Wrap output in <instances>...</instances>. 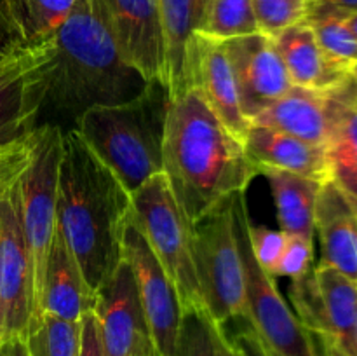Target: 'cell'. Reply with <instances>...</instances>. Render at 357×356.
<instances>
[{
    "label": "cell",
    "instance_id": "obj_6",
    "mask_svg": "<svg viewBox=\"0 0 357 356\" xmlns=\"http://www.w3.org/2000/svg\"><path fill=\"white\" fill-rule=\"evenodd\" d=\"M131 202L132 220L173 281L183 309L204 311L192 251V223L181 212L164 173L132 192Z\"/></svg>",
    "mask_w": 357,
    "mask_h": 356
},
{
    "label": "cell",
    "instance_id": "obj_10",
    "mask_svg": "<svg viewBox=\"0 0 357 356\" xmlns=\"http://www.w3.org/2000/svg\"><path fill=\"white\" fill-rule=\"evenodd\" d=\"M49 61V42L42 40L0 63V147L21 142L40 128Z\"/></svg>",
    "mask_w": 357,
    "mask_h": 356
},
{
    "label": "cell",
    "instance_id": "obj_30",
    "mask_svg": "<svg viewBox=\"0 0 357 356\" xmlns=\"http://www.w3.org/2000/svg\"><path fill=\"white\" fill-rule=\"evenodd\" d=\"M258 28L265 35H278L303 21L309 0H251Z\"/></svg>",
    "mask_w": 357,
    "mask_h": 356
},
{
    "label": "cell",
    "instance_id": "obj_38",
    "mask_svg": "<svg viewBox=\"0 0 357 356\" xmlns=\"http://www.w3.org/2000/svg\"><path fill=\"white\" fill-rule=\"evenodd\" d=\"M3 349H6L3 356H30L24 339H14V341L3 344Z\"/></svg>",
    "mask_w": 357,
    "mask_h": 356
},
{
    "label": "cell",
    "instance_id": "obj_14",
    "mask_svg": "<svg viewBox=\"0 0 357 356\" xmlns=\"http://www.w3.org/2000/svg\"><path fill=\"white\" fill-rule=\"evenodd\" d=\"M119 51L146 82L164 80L159 0H98Z\"/></svg>",
    "mask_w": 357,
    "mask_h": 356
},
{
    "label": "cell",
    "instance_id": "obj_17",
    "mask_svg": "<svg viewBox=\"0 0 357 356\" xmlns=\"http://www.w3.org/2000/svg\"><path fill=\"white\" fill-rule=\"evenodd\" d=\"M94 300L96 292L87 285L75 255L61 230L56 227L45 260L40 299L33 321L44 314L66 321H80L87 311L94 309Z\"/></svg>",
    "mask_w": 357,
    "mask_h": 356
},
{
    "label": "cell",
    "instance_id": "obj_5",
    "mask_svg": "<svg viewBox=\"0 0 357 356\" xmlns=\"http://www.w3.org/2000/svg\"><path fill=\"white\" fill-rule=\"evenodd\" d=\"M232 198L192 223V251L204 311L218 327L248 318L246 278L234 230Z\"/></svg>",
    "mask_w": 357,
    "mask_h": 356
},
{
    "label": "cell",
    "instance_id": "obj_28",
    "mask_svg": "<svg viewBox=\"0 0 357 356\" xmlns=\"http://www.w3.org/2000/svg\"><path fill=\"white\" fill-rule=\"evenodd\" d=\"M174 356H222V330L204 311H185Z\"/></svg>",
    "mask_w": 357,
    "mask_h": 356
},
{
    "label": "cell",
    "instance_id": "obj_13",
    "mask_svg": "<svg viewBox=\"0 0 357 356\" xmlns=\"http://www.w3.org/2000/svg\"><path fill=\"white\" fill-rule=\"evenodd\" d=\"M220 42L236 75L243 112L251 122L293 84L271 35L258 31Z\"/></svg>",
    "mask_w": 357,
    "mask_h": 356
},
{
    "label": "cell",
    "instance_id": "obj_18",
    "mask_svg": "<svg viewBox=\"0 0 357 356\" xmlns=\"http://www.w3.org/2000/svg\"><path fill=\"white\" fill-rule=\"evenodd\" d=\"M319 265H328L357 283V202L333 180L321 185L316 205Z\"/></svg>",
    "mask_w": 357,
    "mask_h": 356
},
{
    "label": "cell",
    "instance_id": "obj_25",
    "mask_svg": "<svg viewBox=\"0 0 357 356\" xmlns=\"http://www.w3.org/2000/svg\"><path fill=\"white\" fill-rule=\"evenodd\" d=\"M351 10L324 0H309L303 23L309 24L317 44L335 63L351 70L357 65V38L347 27Z\"/></svg>",
    "mask_w": 357,
    "mask_h": 356
},
{
    "label": "cell",
    "instance_id": "obj_23",
    "mask_svg": "<svg viewBox=\"0 0 357 356\" xmlns=\"http://www.w3.org/2000/svg\"><path fill=\"white\" fill-rule=\"evenodd\" d=\"M335 91L337 117L326 145L330 178L357 202V87L349 77Z\"/></svg>",
    "mask_w": 357,
    "mask_h": 356
},
{
    "label": "cell",
    "instance_id": "obj_9",
    "mask_svg": "<svg viewBox=\"0 0 357 356\" xmlns=\"http://www.w3.org/2000/svg\"><path fill=\"white\" fill-rule=\"evenodd\" d=\"M31 320L33 265L21 223L20 185L14 180L0 188V346L26 337Z\"/></svg>",
    "mask_w": 357,
    "mask_h": 356
},
{
    "label": "cell",
    "instance_id": "obj_37",
    "mask_svg": "<svg viewBox=\"0 0 357 356\" xmlns=\"http://www.w3.org/2000/svg\"><path fill=\"white\" fill-rule=\"evenodd\" d=\"M314 341H316L317 351H319V356H349L345 355L344 349L337 344L331 337L324 334H312Z\"/></svg>",
    "mask_w": 357,
    "mask_h": 356
},
{
    "label": "cell",
    "instance_id": "obj_27",
    "mask_svg": "<svg viewBox=\"0 0 357 356\" xmlns=\"http://www.w3.org/2000/svg\"><path fill=\"white\" fill-rule=\"evenodd\" d=\"M251 0H208L201 34L216 40L258 34Z\"/></svg>",
    "mask_w": 357,
    "mask_h": 356
},
{
    "label": "cell",
    "instance_id": "obj_33",
    "mask_svg": "<svg viewBox=\"0 0 357 356\" xmlns=\"http://www.w3.org/2000/svg\"><path fill=\"white\" fill-rule=\"evenodd\" d=\"M30 45L14 0H0V63Z\"/></svg>",
    "mask_w": 357,
    "mask_h": 356
},
{
    "label": "cell",
    "instance_id": "obj_31",
    "mask_svg": "<svg viewBox=\"0 0 357 356\" xmlns=\"http://www.w3.org/2000/svg\"><path fill=\"white\" fill-rule=\"evenodd\" d=\"M248 236H250L251 253H253L257 264L272 276V271L288 243V234L282 232L281 229L275 230L265 225H253L250 222Z\"/></svg>",
    "mask_w": 357,
    "mask_h": 356
},
{
    "label": "cell",
    "instance_id": "obj_44",
    "mask_svg": "<svg viewBox=\"0 0 357 356\" xmlns=\"http://www.w3.org/2000/svg\"><path fill=\"white\" fill-rule=\"evenodd\" d=\"M6 355V349H3V346H0V356Z\"/></svg>",
    "mask_w": 357,
    "mask_h": 356
},
{
    "label": "cell",
    "instance_id": "obj_19",
    "mask_svg": "<svg viewBox=\"0 0 357 356\" xmlns=\"http://www.w3.org/2000/svg\"><path fill=\"white\" fill-rule=\"evenodd\" d=\"M244 152L257 171L260 168L289 171L317 181H328L326 147L312 145L268 126L251 122L243 140Z\"/></svg>",
    "mask_w": 357,
    "mask_h": 356
},
{
    "label": "cell",
    "instance_id": "obj_42",
    "mask_svg": "<svg viewBox=\"0 0 357 356\" xmlns=\"http://www.w3.org/2000/svg\"><path fill=\"white\" fill-rule=\"evenodd\" d=\"M351 77H352V80H354V84H356V87H357V65H354L351 68Z\"/></svg>",
    "mask_w": 357,
    "mask_h": 356
},
{
    "label": "cell",
    "instance_id": "obj_20",
    "mask_svg": "<svg viewBox=\"0 0 357 356\" xmlns=\"http://www.w3.org/2000/svg\"><path fill=\"white\" fill-rule=\"evenodd\" d=\"M208 0H159L164 42V80L171 98L190 87L192 38L201 34Z\"/></svg>",
    "mask_w": 357,
    "mask_h": 356
},
{
    "label": "cell",
    "instance_id": "obj_16",
    "mask_svg": "<svg viewBox=\"0 0 357 356\" xmlns=\"http://www.w3.org/2000/svg\"><path fill=\"white\" fill-rule=\"evenodd\" d=\"M337 89V87H335ZM291 86L251 122L268 126L312 145L326 147L337 117V91Z\"/></svg>",
    "mask_w": 357,
    "mask_h": 356
},
{
    "label": "cell",
    "instance_id": "obj_32",
    "mask_svg": "<svg viewBox=\"0 0 357 356\" xmlns=\"http://www.w3.org/2000/svg\"><path fill=\"white\" fill-rule=\"evenodd\" d=\"M314 262V243L298 236H288L284 251L272 271V278L284 276L291 281L305 278L312 271Z\"/></svg>",
    "mask_w": 357,
    "mask_h": 356
},
{
    "label": "cell",
    "instance_id": "obj_8",
    "mask_svg": "<svg viewBox=\"0 0 357 356\" xmlns=\"http://www.w3.org/2000/svg\"><path fill=\"white\" fill-rule=\"evenodd\" d=\"M61 156L63 129L52 124L40 126L35 133L30 161L17 178L21 223L33 265V318L40 299L45 260L58 227L56 205Z\"/></svg>",
    "mask_w": 357,
    "mask_h": 356
},
{
    "label": "cell",
    "instance_id": "obj_7",
    "mask_svg": "<svg viewBox=\"0 0 357 356\" xmlns=\"http://www.w3.org/2000/svg\"><path fill=\"white\" fill-rule=\"evenodd\" d=\"M232 216L246 278L248 321L253 325L272 356H319L312 332L307 330L278 290L275 279L257 264L251 253L246 192L234 194Z\"/></svg>",
    "mask_w": 357,
    "mask_h": 356
},
{
    "label": "cell",
    "instance_id": "obj_1",
    "mask_svg": "<svg viewBox=\"0 0 357 356\" xmlns=\"http://www.w3.org/2000/svg\"><path fill=\"white\" fill-rule=\"evenodd\" d=\"M162 173L188 222L195 223L234 194L246 192L257 168L195 87L171 98Z\"/></svg>",
    "mask_w": 357,
    "mask_h": 356
},
{
    "label": "cell",
    "instance_id": "obj_22",
    "mask_svg": "<svg viewBox=\"0 0 357 356\" xmlns=\"http://www.w3.org/2000/svg\"><path fill=\"white\" fill-rule=\"evenodd\" d=\"M258 175H264L271 185L282 232L314 243L316 205L323 181L274 168H260Z\"/></svg>",
    "mask_w": 357,
    "mask_h": 356
},
{
    "label": "cell",
    "instance_id": "obj_36",
    "mask_svg": "<svg viewBox=\"0 0 357 356\" xmlns=\"http://www.w3.org/2000/svg\"><path fill=\"white\" fill-rule=\"evenodd\" d=\"M79 356H105L100 339V328L94 311H87L80 318V353Z\"/></svg>",
    "mask_w": 357,
    "mask_h": 356
},
{
    "label": "cell",
    "instance_id": "obj_29",
    "mask_svg": "<svg viewBox=\"0 0 357 356\" xmlns=\"http://www.w3.org/2000/svg\"><path fill=\"white\" fill-rule=\"evenodd\" d=\"M30 44L42 42L66 20L77 0H14Z\"/></svg>",
    "mask_w": 357,
    "mask_h": 356
},
{
    "label": "cell",
    "instance_id": "obj_3",
    "mask_svg": "<svg viewBox=\"0 0 357 356\" xmlns=\"http://www.w3.org/2000/svg\"><path fill=\"white\" fill-rule=\"evenodd\" d=\"M131 213V194L124 185L75 129H65L56 220L93 292L124 260Z\"/></svg>",
    "mask_w": 357,
    "mask_h": 356
},
{
    "label": "cell",
    "instance_id": "obj_43",
    "mask_svg": "<svg viewBox=\"0 0 357 356\" xmlns=\"http://www.w3.org/2000/svg\"><path fill=\"white\" fill-rule=\"evenodd\" d=\"M354 356H357V314H356V328H354Z\"/></svg>",
    "mask_w": 357,
    "mask_h": 356
},
{
    "label": "cell",
    "instance_id": "obj_12",
    "mask_svg": "<svg viewBox=\"0 0 357 356\" xmlns=\"http://www.w3.org/2000/svg\"><path fill=\"white\" fill-rule=\"evenodd\" d=\"M124 260L135 274L157 355L174 356L185 309L173 281L132 220V213L124 234Z\"/></svg>",
    "mask_w": 357,
    "mask_h": 356
},
{
    "label": "cell",
    "instance_id": "obj_4",
    "mask_svg": "<svg viewBox=\"0 0 357 356\" xmlns=\"http://www.w3.org/2000/svg\"><path fill=\"white\" fill-rule=\"evenodd\" d=\"M171 94L153 80L132 100L94 107L72 126L129 194L162 173V147Z\"/></svg>",
    "mask_w": 357,
    "mask_h": 356
},
{
    "label": "cell",
    "instance_id": "obj_24",
    "mask_svg": "<svg viewBox=\"0 0 357 356\" xmlns=\"http://www.w3.org/2000/svg\"><path fill=\"white\" fill-rule=\"evenodd\" d=\"M321 304H323L324 335L333 339L345 351L354 356V328L357 314V283L328 265L314 267Z\"/></svg>",
    "mask_w": 357,
    "mask_h": 356
},
{
    "label": "cell",
    "instance_id": "obj_2",
    "mask_svg": "<svg viewBox=\"0 0 357 356\" xmlns=\"http://www.w3.org/2000/svg\"><path fill=\"white\" fill-rule=\"evenodd\" d=\"M45 40L51 49L40 122H75L86 110L138 96L149 82L126 61L98 0H77Z\"/></svg>",
    "mask_w": 357,
    "mask_h": 356
},
{
    "label": "cell",
    "instance_id": "obj_41",
    "mask_svg": "<svg viewBox=\"0 0 357 356\" xmlns=\"http://www.w3.org/2000/svg\"><path fill=\"white\" fill-rule=\"evenodd\" d=\"M347 27H349V30H351L352 34H354V37L357 38V10H352V13L349 14Z\"/></svg>",
    "mask_w": 357,
    "mask_h": 356
},
{
    "label": "cell",
    "instance_id": "obj_15",
    "mask_svg": "<svg viewBox=\"0 0 357 356\" xmlns=\"http://www.w3.org/2000/svg\"><path fill=\"white\" fill-rule=\"evenodd\" d=\"M188 66L190 87L202 94L216 117L243 142L251 122L243 112L236 75L222 42L202 34L195 35L188 52Z\"/></svg>",
    "mask_w": 357,
    "mask_h": 356
},
{
    "label": "cell",
    "instance_id": "obj_39",
    "mask_svg": "<svg viewBox=\"0 0 357 356\" xmlns=\"http://www.w3.org/2000/svg\"><path fill=\"white\" fill-rule=\"evenodd\" d=\"M220 330H222V328H220ZM222 356H241V353L237 351V349L234 348L229 341H227L225 335H223V332H222Z\"/></svg>",
    "mask_w": 357,
    "mask_h": 356
},
{
    "label": "cell",
    "instance_id": "obj_26",
    "mask_svg": "<svg viewBox=\"0 0 357 356\" xmlns=\"http://www.w3.org/2000/svg\"><path fill=\"white\" fill-rule=\"evenodd\" d=\"M24 341L30 356H79L80 321L44 314L30 325Z\"/></svg>",
    "mask_w": 357,
    "mask_h": 356
},
{
    "label": "cell",
    "instance_id": "obj_35",
    "mask_svg": "<svg viewBox=\"0 0 357 356\" xmlns=\"http://www.w3.org/2000/svg\"><path fill=\"white\" fill-rule=\"evenodd\" d=\"M237 321H239V325L236 327V330L227 332L225 328H222L227 341L241 353V356H272L258 332L248 321V318H239Z\"/></svg>",
    "mask_w": 357,
    "mask_h": 356
},
{
    "label": "cell",
    "instance_id": "obj_11",
    "mask_svg": "<svg viewBox=\"0 0 357 356\" xmlns=\"http://www.w3.org/2000/svg\"><path fill=\"white\" fill-rule=\"evenodd\" d=\"M93 311L105 356H159L128 262L96 290Z\"/></svg>",
    "mask_w": 357,
    "mask_h": 356
},
{
    "label": "cell",
    "instance_id": "obj_34",
    "mask_svg": "<svg viewBox=\"0 0 357 356\" xmlns=\"http://www.w3.org/2000/svg\"><path fill=\"white\" fill-rule=\"evenodd\" d=\"M37 129L28 138L21 140V142L7 147H0V188L7 187L14 180H17V177L26 168L31 156V150H33L35 133H37Z\"/></svg>",
    "mask_w": 357,
    "mask_h": 356
},
{
    "label": "cell",
    "instance_id": "obj_21",
    "mask_svg": "<svg viewBox=\"0 0 357 356\" xmlns=\"http://www.w3.org/2000/svg\"><path fill=\"white\" fill-rule=\"evenodd\" d=\"M272 38L293 86L330 91L351 77V70L335 63L321 49L309 24L303 21L284 28Z\"/></svg>",
    "mask_w": 357,
    "mask_h": 356
},
{
    "label": "cell",
    "instance_id": "obj_40",
    "mask_svg": "<svg viewBox=\"0 0 357 356\" xmlns=\"http://www.w3.org/2000/svg\"><path fill=\"white\" fill-rule=\"evenodd\" d=\"M324 2H330L335 3V6L342 7V9H347V10H357V0H324Z\"/></svg>",
    "mask_w": 357,
    "mask_h": 356
}]
</instances>
